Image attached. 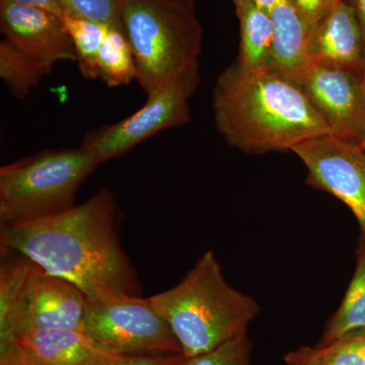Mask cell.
I'll list each match as a JSON object with an SVG mask.
<instances>
[{
    "label": "cell",
    "instance_id": "cell-1",
    "mask_svg": "<svg viewBox=\"0 0 365 365\" xmlns=\"http://www.w3.org/2000/svg\"><path fill=\"white\" fill-rule=\"evenodd\" d=\"M0 248L68 281L88 299L140 295L135 269L120 242L109 189L55 215L0 225Z\"/></svg>",
    "mask_w": 365,
    "mask_h": 365
},
{
    "label": "cell",
    "instance_id": "cell-2",
    "mask_svg": "<svg viewBox=\"0 0 365 365\" xmlns=\"http://www.w3.org/2000/svg\"><path fill=\"white\" fill-rule=\"evenodd\" d=\"M213 112L223 138L250 155L292 151L333 134L299 83L275 69L248 71L237 61L218 76Z\"/></svg>",
    "mask_w": 365,
    "mask_h": 365
},
{
    "label": "cell",
    "instance_id": "cell-3",
    "mask_svg": "<svg viewBox=\"0 0 365 365\" xmlns=\"http://www.w3.org/2000/svg\"><path fill=\"white\" fill-rule=\"evenodd\" d=\"M150 300L169 324L187 359L247 335L260 312L256 299L228 283L210 251L177 285Z\"/></svg>",
    "mask_w": 365,
    "mask_h": 365
},
{
    "label": "cell",
    "instance_id": "cell-4",
    "mask_svg": "<svg viewBox=\"0 0 365 365\" xmlns=\"http://www.w3.org/2000/svg\"><path fill=\"white\" fill-rule=\"evenodd\" d=\"M121 21L146 93L199 64L203 31L196 0H121Z\"/></svg>",
    "mask_w": 365,
    "mask_h": 365
},
{
    "label": "cell",
    "instance_id": "cell-5",
    "mask_svg": "<svg viewBox=\"0 0 365 365\" xmlns=\"http://www.w3.org/2000/svg\"><path fill=\"white\" fill-rule=\"evenodd\" d=\"M97 158L83 146L44 150L0 169V225L55 215L76 205Z\"/></svg>",
    "mask_w": 365,
    "mask_h": 365
},
{
    "label": "cell",
    "instance_id": "cell-6",
    "mask_svg": "<svg viewBox=\"0 0 365 365\" xmlns=\"http://www.w3.org/2000/svg\"><path fill=\"white\" fill-rule=\"evenodd\" d=\"M83 332L120 354H182L181 344L150 297L117 294L88 299Z\"/></svg>",
    "mask_w": 365,
    "mask_h": 365
},
{
    "label": "cell",
    "instance_id": "cell-7",
    "mask_svg": "<svg viewBox=\"0 0 365 365\" xmlns=\"http://www.w3.org/2000/svg\"><path fill=\"white\" fill-rule=\"evenodd\" d=\"M199 83L200 72L196 64L146 93L145 104L130 116L86 132L81 145L90 150L101 165L121 157L158 132L189 123V102Z\"/></svg>",
    "mask_w": 365,
    "mask_h": 365
},
{
    "label": "cell",
    "instance_id": "cell-8",
    "mask_svg": "<svg viewBox=\"0 0 365 365\" xmlns=\"http://www.w3.org/2000/svg\"><path fill=\"white\" fill-rule=\"evenodd\" d=\"M309 170L307 184L332 194L356 217L365 244V150L361 144L326 134L292 148Z\"/></svg>",
    "mask_w": 365,
    "mask_h": 365
},
{
    "label": "cell",
    "instance_id": "cell-9",
    "mask_svg": "<svg viewBox=\"0 0 365 365\" xmlns=\"http://www.w3.org/2000/svg\"><path fill=\"white\" fill-rule=\"evenodd\" d=\"M364 71L311 63L300 81L333 135L359 144L365 127Z\"/></svg>",
    "mask_w": 365,
    "mask_h": 365
},
{
    "label": "cell",
    "instance_id": "cell-10",
    "mask_svg": "<svg viewBox=\"0 0 365 365\" xmlns=\"http://www.w3.org/2000/svg\"><path fill=\"white\" fill-rule=\"evenodd\" d=\"M88 297L67 280L34 265L14 330V339L30 330L83 331Z\"/></svg>",
    "mask_w": 365,
    "mask_h": 365
},
{
    "label": "cell",
    "instance_id": "cell-11",
    "mask_svg": "<svg viewBox=\"0 0 365 365\" xmlns=\"http://www.w3.org/2000/svg\"><path fill=\"white\" fill-rule=\"evenodd\" d=\"M0 29L4 39L42 64L49 73L60 61H76L62 16L0 0Z\"/></svg>",
    "mask_w": 365,
    "mask_h": 365
},
{
    "label": "cell",
    "instance_id": "cell-12",
    "mask_svg": "<svg viewBox=\"0 0 365 365\" xmlns=\"http://www.w3.org/2000/svg\"><path fill=\"white\" fill-rule=\"evenodd\" d=\"M307 52L311 63L364 71V36L356 11L349 0H339L312 31Z\"/></svg>",
    "mask_w": 365,
    "mask_h": 365
},
{
    "label": "cell",
    "instance_id": "cell-13",
    "mask_svg": "<svg viewBox=\"0 0 365 365\" xmlns=\"http://www.w3.org/2000/svg\"><path fill=\"white\" fill-rule=\"evenodd\" d=\"M14 341L45 365H97L115 354L78 330H30Z\"/></svg>",
    "mask_w": 365,
    "mask_h": 365
},
{
    "label": "cell",
    "instance_id": "cell-14",
    "mask_svg": "<svg viewBox=\"0 0 365 365\" xmlns=\"http://www.w3.org/2000/svg\"><path fill=\"white\" fill-rule=\"evenodd\" d=\"M273 25V69L299 83L311 64L309 43L312 31L290 0H275Z\"/></svg>",
    "mask_w": 365,
    "mask_h": 365
},
{
    "label": "cell",
    "instance_id": "cell-15",
    "mask_svg": "<svg viewBox=\"0 0 365 365\" xmlns=\"http://www.w3.org/2000/svg\"><path fill=\"white\" fill-rule=\"evenodd\" d=\"M240 21L241 43L237 63L248 71L273 67V25L271 14L257 0H232Z\"/></svg>",
    "mask_w": 365,
    "mask_h": 365
},
{
    "label": "cell",
    "instance_id": "cell-16",
    "mask_svg": "<svg viewBox=\"0 0 365 365\" xmlns=\"http://www.w3.org/2000/svg\"><path fill=\"white\" fill-rule=\"evenodd\" d=\"M0 261V345L11 342L14 326L25 297L26 283L35 263L4 248Z\"/></svg>",
    "mask_w": 365,
    "mask_h": 365
},
{
    "label": "cell",
    "instance_id": "cell-17",
    "mask_svg": "<svg viewBox=\"0 0 365 365\" xmlns=\"http://www.w3.org/2000/svg\"><path fill=\"white\" fill-rule=\"evenodd\" d=\"M365 329V244L360 245L357 263L344 299L329 321L317 347L330 345L345 334Z\"/></svg>",
    "mask_w": 365,
    "mask_h": 365
},
{
    "label": "cell",
    "instance_id": "cell-18",
    "mask_svg": "<svg viewBox=\"0 0 365 365\" xmlns=\"http://www.w3.org/2000/svg\"><path fill=\"white\" fill-rule=\"evenodd\" d=\"M98 78L109 88L129 85L137 79L133 50L124 31L110 26L98 56Z\"/></svg>",
    "mask_w": 365,
    "mask_h": 365
},
{
    "label": "cell",
    "instance_id": "cell-19",
    "mask_svg": "<svg viewBox=\"0 0 365 365\" xmlns=\"http://www.w3.org/2000/svg\"><path fill=\"white\" fill-rule=\"evenodd\" d=\"M49 74L42 64L4 39L0 42V78L11 95L23 100Z\"/></svg>",
    "mask_w": 365,
    "mask_h": 365
},
{
    "label": "cell",
    "instance_id": "cell-20",
    "mask_svg": "<svg viewBox=\"0 0 365 365\" xmlns=\"http://www.w3.org/2000/svg\"><path fill=\"white\" fill-rule=\"evenodd\" d=\"M62 20L73 44L79 71L91 81L98 79V52L110 26L68 14Z\"/></svg>",
    "mask_w": 365,
    "mask_h": 365
},
{
    "label": "cell",
    "instance_id": "cell-21",
    "mask_svg": "<svg viewBox=\"0 0 365 365\" xmlns=\"http://www.w3.org/2000/svg\"><path fill=\"white\" fill-rule=\"evenodd\" d=\"M64 14L88 19L123 30L121 0H58Z\"/></svg>",
    "mask_w": 365,
    "mask_h": 365
},
{
    "label": "cell",
    "instance_id": "cell-22",
    "mask_svg": "<svg viewBox=\"0 0 365 365\" xmlns=\"http://www.w3.org/2000/svg\"><path fill=\"white\" fill-rule=\"evenodd\" d=\"M316 348L328 365H365V329L345 334L326 347Z\"/></svg>",
    "mask_w": 365,
    "mask_h": 365
},
{
    "label": "cell",
    "instance_id": "cell-23",
    "mask_svg": "<svg viewBox=\"0 0 365 365\" xmlns=\"http://www.w3.org/2000/svg\"><path fill=\"white\" fill-rule=\"evenodd\" d=\"M252 342L244 335L211 351L188 359L187 365H252Z\"/></svg>",
    "mask_w": 365,
    "mask_h": 365
},
{
    "label": "cell",
    "instance_id": "cell-24",
    "mask_svg": "<svg viewBox=\"0 0 365 365\" xmlns=\"http://www.w3.org/2000/svg\"><path fill=\"white\" fill-rule=\"evenodd\" d=\"M184 354L132 355L115 353L97 365H187Z\"/></svg>",
    "mask_w": 365,
    "mask_h": 365
},
{
    "label": "cell",
    "instance_id": "cell-25",
    "mask_svg": "<svg viewBox=\"0 0 365 365\" xmlns=\"http://www.w3.org/2000/svg\"><path fill=\"white\" fill-rule=\"evenodd\" d=\"M338 1L339 0H290L311 31L330 14Z\"/></svg>",
    "mask_w": 365,
    "mask_h": 365
},
{
    "label": "cell",
    "instance_id": "cell-26",
    "mask_svg": "<svg viewBox=\"0 0 365 365\" xmlns=\"http://www.w3.org/2000/svg\"><path fill=\"white\" fill-rule=\"evenodd\" d=\"M0 365H45L16 341L0 345Z\"/></svg>",
    "mask_w": 365,
    "mask_h": 365
},
{
    "label": "cell",
    "instance_id": "cell-27",
    "mask_svg": "<svg viewBox=\"0 0 365 365\" xmlns=\"http://www.w3.org/2000/svg\"><path fill=\"white\" fill-rule=\"evenodd\" d=\"M284 360L287 365H328L319 356L316 347H300L287 353Z\"/></svg>",
    "mask_w": 365,
    "mask_h": 365
},
{
    "label": "cell",
    "instance_id": "cell-28",
    "mask_svg": "<svg viewBox=\"0 0 365 365\" xmlns=\"http://www.w3.org/2000/svg\"><path fill=\"white\" fill-rule=\"evenodd\" d=\"M9 1L20 4V6L45 9L50 13L57 14V16H64L63 9L60 6L58 0H9Z\"/></svg>",
    "mask_w": 365,
    "mask_h": 365
},
{
    "label": "cell",
    "instance_id": "cell-29",
    "mask_svg": "<svg viewBox=\"0 0 365 365\" xmlns=\"http://www.w3.org/2000/svg\"><path fill=\"white\" fill-rule=\"evenodd\" d=\"M352 6L356 11L357 16L361 26L362 36H364V47H365V0H349Z\"/></svg>",
    "mask_w": 365,
    "mask_h": 365
},
{
    "label": "cell",
    "instance_id": "cell-30",
    "mask_svg": "<svg viewBox=\"0 0 365 365\" xmlns=\"http://www.w3.org/2000/svg\"><path fill=\"white\" fill-rule=\"evenodd\" d=\"M257 2H258L259 4L263 9H265L266 11H268L269 13H271V11H272L274 4H275V0H257Z\"/></svg>",
    "mask_w": 365,
    "mask_h": 365
},
{
    "label": "cell",
    "instance_id": "cell-31",
    "mask_svg": "<svg viewBox=\"0 0 365 365\" xmlns=\"http://www.w3.org/2000/svg\"><path fill=\"white\" fill-rule=\"evenodd\" d=\"M364 97H365V67H364ZM361 146L365 150V127H364V139H362Z\"/></svg>",
    "mask_w": 365,
    "mask_h": 365
}]
</instances>
